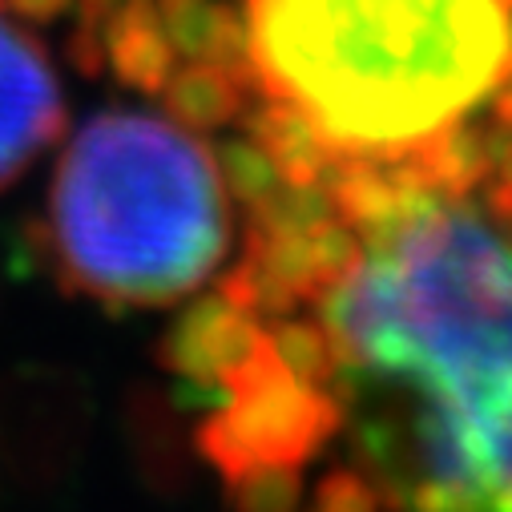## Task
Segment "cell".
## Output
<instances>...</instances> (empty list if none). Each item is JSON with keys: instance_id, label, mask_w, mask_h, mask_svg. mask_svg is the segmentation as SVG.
<instances>
[{"instance_id": "cell-15", "label": "cell", "mask_w": 512, "mask_h": 512, "mask_svg": "<svg viewBox=\"0 0 512 512\" xmlns=\"http://www.w3.org/2000/svg\"><path fill=\"white\" fill-rule=\"evenodd\" d=\"M69 61L85 73V77H97L101 69H105V37H101V29L97 25H81L77 21V29L69 33Z\"/></svg>"}, {"instance_id": "cell-12", "label": "cell", "mask_w": 512, "mask_h": 512, "mask_svg": "<svg viewBox=\"0 0 512 512\" xmlns=\"http://www.w3.org/2000/svg\"><path fill=\"white\" fill-rule=\"evenodd\" d=\"M303 500V476L291 464H254L226 476L230 512H291Z\"/></svg>"}, {"instance_id": "cell-14", "label": "cell", "mask_w": 512, "mask_h": 512, "mask_svg": "<svg viewBox=\"0 0 512 512\" xmlns=\"http://www.w3.org/2000/svg\"><path fill=\"white\" fill-rule=\"evenodd\" d=\"M315 512H379V496L363 472L335 468L315 488Z\"/></svg>"}, {"instance_id": "cell-9", "label": "cell", "mask_w": 512, "mask_h": 512, "mask_svg": "<svg viewBox=\"0 0 512 512\" xmlns=\"http://www.w3.org/2000/svg\"><path fill=\"white\" fill-rule=\"evenodd\" d=\"M246 89H250L246 77L210 61H194L186 69H174V77L162 89V101H166V113L178 125H186V130H218V125H230L242 117Z\"/></svg>"}, {"instance_id": "cell-7", "label": "cell", "mask_w": 512, "mask_h": 512, "mask_svg": "<svg viewBox=\"0 0 512 512\" xmlns=\"http://www.w3.org/2000/svg\"><path fill=\"white\" fill-rule=\"evenodd\" d=\"M105 69L130 89L162 93L178 69V53L166 37L158 0H121V9L101 25Z\"/></svg>"}, {"instance_id": "cell-17", "label": "cell", "mask_w": 512, "mask_h": 512, "mask_svg": "<svg viewBox=\"0 0 512 512\" xmlns=\"http://www.w3.org/2000/svg\"><path fill=\"white\" fill-rule=\"evenodd\" d=\"M73 9H77V21L81 25H105L117 9H121V0H73Z\"/></svg>"}, {"instance_id": "cell-19", "label": "cell", "mask_w": 512, "mask_h": 512, "mask_svg": "<svg viewBox=\"0 0 512 512\" xmlns=\"http://www.w3.org/2000/svg\"><path fill=\"white\" fill-rule=\"evenodd\" d=\"M492 174L504 178V182H512V134H504V130H500V142H496V166H492Z\"/></svg>"}, {"instance_id": "cell-18", "label": "cell", "mask_w": 512, "mask_h": 512, "mask_svg": "<svg viewBox=\"0 0 512 512\" xmlns=\"http://www.w3.org/2000/svg\"><path fill=\"white\" fill-rule=\"evenodd\" d=\"M492 117H496V130L512 134V77H504L492 89Z\"/></svg>"}, {"instance_id": "cell-20", "label": "cell", "mask_w": 512, "mask_h": 512, "mask_svg": "<svg viewBox=\"0 0 512 512\" xmlns=\"http://www.w3.org/2000/svg\"><path fill=\"white\" fill-rule=\"evenodd\" d=\"M182 5H198V0H158L162 13H166V9H182Z\"/></svg>"}, {"instance_id": "cell-3", "label": "cell", "mask_w": 512, "mask_h": 512, "mask_svg": "<svg viewBox=\"0 0 512 512\" xmlns=\"http://www.w3.org/2000/svg\"><path fill=\"white\" fill-rule=\"evenodd\" d=\"M214 154L158 113H93L65 146L45 246L65 291L113 311L194 295L230 250Z\"/></svg>"}, {"instance_id": "cell-13", "label": "cell", "mask_w": 512, "mask_h": 512, "mask_svg": "<svg viewBox=\"0 0 512 512\" xmlns=\"http://www.w3.org/2000/svg\"><path fill=\"white\" fill-rule=\"evenodd\" d=\"M214 162H218V174H222L226 194H230L242 210L259 206V202L283 182L279 170H275V162L267 158V150L254 146L250 138H246V142H222Z\"/></svg>"}, {"instance_id": "cell-21", "label": "cell", "mask_w": 512, "mask_h": 512, "mask_svg": "<svg viewBox=\"0 0 512 512\" xmlns=\"http://www.w3.org/2000/svg\"><path fill=\"white\" fill-rule=\"evenodd\" d=\"M0 9H5V0H0Z\"/></svg>"}, {"instance_id": "cell-6", "label": "cell", "mask_w": 512, "mask_h": 512, "mask_svg": "<svg viewBox=\"0 0 512 512\" xmlns=\"http://www.w3.org/2000/svg\"><path fill=\"white\" fill-rule=\"evenodd\" d=\"M65 130V97L45 49L0 21V190L13 186Z\"/></svg>"}, {"instance_id": "cell-10", "label": "cell", "mask_w": 512, "mask_h": 512, "mask_svg": "<svg viewBox=\"0 0 512 512\" xmlns=\"http://www.w3.org/2000/svg\"><path fill=\"white\" fill-rule=\"evenodd\" d=\"M496 142H500V130H480V125H448L444 134H436L420 154H412L424 174L432 178L436 194L444 198H464L472 194L476 186H484L492 178V166H496Z\"/></svg>"}, {"instance_id": "cell-5", "label": "cell", "mask_w": 512, "mask_h": 512, "mask_svg": "<svg viewBox=\"0 0 512 512\" xmlns=\"http://www.w3.org/2000/svg\"><path fill=\"white\" fill-rule=\"evenodd\" d=\"M271 347L275 343L259 319L214 291L166 327L158 343V363L178 375L186 388H202L222 400Z\"/></svg>"}, {"instance_id": "cell-1", "label": "cell", "mask_w": 512, "mask_h": 512, "mask_svg": "<svg viewBox=\"0 0 512 512\" xmlns=\"http://www.w3.org/2000/svg\"><path fill=\"white\" fill-rule=\"evenodd\" d=\"M460 198L359 238L319 299L339 400H388L355 456L392 512H512V242Z\"/></svg>"}, {"instance_id": "cell-4", "label": "cell", "mask_w": 512, "mask_h": 512, "mask_svg": "<svg viewBox=\"0 0 512 512\" xmlns=\"http://www.w3.org/2000/svg\"><path fill=\"white\" fill-rule=\"evenodd\" d=\"M343 424V400L327 388L295 379L271 347L222 396V408H214L194 428V444L222 476L254 464L303 468L335 440Z\"/></svg>"}, {"instance_id": "cell-2", "label": "cell", "mask_w": 512, "mask_h": 512, "mask_svg": "<svg viewBox=\"0 0 512 512\" xmlns=\"http://www.w3.org/2000/svg\"><path fill=\"white\" fill-rule=\"evenodd\" d=\"M512 77V0H250V81L335 158L400 162Z\"/></svg>"}, {"instance_id": "cell-8", "label": "cell", "mask_w": 512, "mask_h": 512, "mask_svg": "<svg viewBox=\"0 0 512 512\" xmlns=\"http://www.w3.org/2000/svg\"><path fill=\"white\" fill-rule=\"evenodd\" d=\"M246 134L254 146H263L275 162L279 178L291 186H323L335 154L315 130V121L287 97H267L259 109L246 113Z\"/></svg>"}, {"instance_id": "cell-11", "label": "cell", "mask_w": 512, "mask_h": 512, "mask_svg": "<svg viewBox=\"0 0 512 512\" xmlns=\"http://www.w3.org/2000/svg\"><path fill=\"white\" fill-rule=\"evenodd\" d=\"M267 335L295 379L315 383V388H331V379L339 371V355H335V339L323 323L279 315V319H271Z\"/></svg>"}, {"instance_id": "cell-16", "label": "cell", "mask_w": 512, "mask_h": 512, "mask_svg": "<svg viewBox=\"0 0 512 512\" xmlns=\"http://www.w3.org/2000/svg\"><path fill=\"white\" fill-rule=\"evenodd\" d=\"M5 9H13V17L25 25H57L73 9V0H5Z\"/></svg>"}]
</instances>
